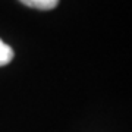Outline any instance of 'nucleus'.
Wrapping results in <instances>:
<instances>
[{
  "instance_id": "nucleus-1",
  "label": "nucleus",
  "mask_w": 132,
  "mask_h": 132,
  "mask_svg": "<svg viewBox=\"0 0 132 132\" xmlns=\"http://www.w3.org/2000/svg\"><path fill=\"white\" fill-rule=\"evenodd\" d=\"M19 2L28 7H34V9L40 10H50L53 7H56L59 3V0H19Z\"/></svg>"
},
{
  "instance_id": "nucleus-2",
  "label": "nucleus",
  "mask_w": 132,
  "mask_h": 132,
  "mask_svg": "<svg viewBox=\"0 0 132 132\" xmlns=\"http://www.w3.org/2000/svg\"><path fill=\"white\" fill-rule=\"evenodd\" d=\"M12 59H13V50L10 48V46L0 40V66L7 65Z\"/></svg>"
}]
</instances>
